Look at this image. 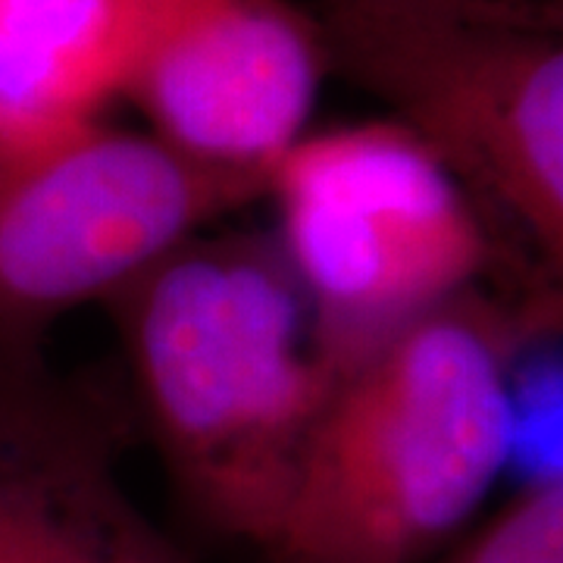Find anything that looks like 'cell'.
Segmentation results:
<instances>
[{
	"mask_svg": "<svg viewBox=\"0 0 563 563\" xmlns=\"http://www.w3.org/2000/svg\"><path fill=\"white\" fill-rule=\"evenodd\" d=\"M113 301L181 492L263 551L339 385L279 247L198 235Z\"/></svg>",
	"mask_w": 563,
	"mask_h": 563,
	"instance_id": "cell-1",
	"label": "cell"
},
{
	"mask_svg": "<svg viewBox=\"0 0 563 563\" xmlns=\"http://www.w3.org/2000/svg\"><path fill=\"white\" fill-rule=\"evenodd\" d=\"M510 325L473 291L335 385L263 554L420 563L485 501L514 448Z\"/></svg>",
	"mask_w": 563,
	"mask_h": 563,
	"instance_id": "cell-2",
	"label": "cell"
},
{
	"mask_svg": "<svg viewBox=\"0 0 563 563\" xmlns=\"http://www.w3.org/2000/svg\"><path fill=\"white\" fill-rule=\"evenodd\" d=\"M266 195L339 383L470 295L492 257L476 198L395 120L307 132L269 169Z\"/></svg>",
	"mask_w": 563,
	"mask_h": 563,
	"instance_id": "cell-3",
	"label": "cell"
},
{
	"mask_svg": "<svg viewBox=\"0 0 563 563\" xmlns=\"http://www.w3.org/2000/svg\"><path fill=\"white\" fill-rule=\"evenodd\" d=\"M320 29L342 69L548 261L563 254V51L483 0H329Z\"/></svg>",
	"mask_w": 563,
	"mask_h": 563,
	"instance_id": "cell-4",
	"label": "cell"
},
{
	"mask_svg": "<svg viewBox=\"0 0 563 563\" xmlns=\"http://www.w3.org/2000/svg\"><path fill=\"white\" fill-rule=\"evenodd\" d=\"M266 179L91 122L0 157V369L22 373L63 313L117 298Z\"/></svg>",
	"mask_w": 563,
	"mask_h": 563,
	"instance_id": "cell-5",
	"label": "cell"
},
{
	"mask_svg": "<svg viewBox=\"0 0 563 563\" xmlns=\"http://www.w3.org/2000/svg\"><path fill=\"white\" fill-rule=\"evenodd\" d=\"M325 69L317 22L285 0H135L120 98L185 157L266 179Z\"/></svg>",
	"mask_w": 563,
	"mask_h": 563,
	"instance_id": "cell-6",
	"label": "cell"
},
{
	"mask_svg": "<svg viewBox=\"0 0 563 563\" xmlns=\"http://www.w3.org/2000/svg\"><path fill=\"white\" fill-rule=\"evenodd\" d=\"M135 0H0V157L103 120Z\"/></svg>",
	"mask_w": 563,
	"mask_h": 563,
	"instance_id": "cell-7",
	"label": "cell"
},
{
	"mask_svg": "<svg viewBox=\"0 0 563 563\" xmlns=\"http://www.w3.org/2000/svg\"><path fill=\"white\" fill-rule=\"evenodd\" d=\"M35 563H191L135 517L101 498L79 470L41 507Z\"/></svg>",
	"mask_w": 563,
	"mask_h": 563,
	"instance_id": "cell-8",
	"label": "cell"
},
{
	"mask_svg": "<svg viewBox=\"0 0 563 563\" xmlns=\"http://www.w3.org/2000/svg\"><path fill=\"white\" fill-rule=\"evenodd\" d=\"M51 429L22 373L0 369V523L35 485L73 463Z\"/></svg>",
	"mask_w": 563,
	"mask_h": 563,
	"instance_id": "cell-9",
	"label": "cell"
},
{
	"mask_svg": "<svg viewBox=\"0 0 563 563\" xmlns=\"http://www.w3.org/2000/svg\"><path fill=\"white\" fill-rule=\"evenodd\" d=\"M451 563H563V485L520 492Z\"/></svg>",
	"mask_w": 563,
	"mask_h": 563,
	"instance_id": "cell-10",
	"label": "cell"
},
{
	"mask_svg": "<svg viewBox=\"0 0 563 563\" xmlns=\"http://www.w3.org/2000/svg\"><path fill=\"white\" fill-rule=\"evenodd\" d=\"M76 473V463L57 470L54 476H47L44 483H38L25 498H22L7 520L0 523V563H35V526H38V514L47 495L57 488V485Z\"/></svg>",
	"mask_w": 563,
	"mask_h": 563,
	"instance_id": "cell-11",
	"label": "cell"
},
{
	"mask_svg": "<svg viewBox=\"0 0 563 563\" xmlns=\"http://www.w3.org/2000/svg\"><path fill=\"white\" fill-rule=\"evenodd\" d=\"M483 3H495V7H504V10H514V13H526L520 0H483Z\"/></svg>",
	"mask_w": 563,
	"mask_h": 563,
	"instance_id": "cell-12",
	"label": "cell"
}]
</instances>
